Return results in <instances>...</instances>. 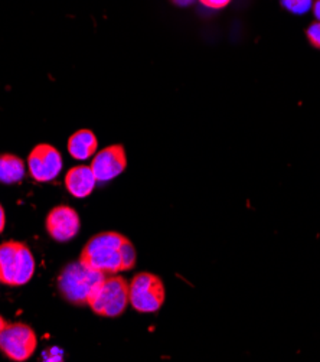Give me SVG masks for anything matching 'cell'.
<instances>
[{"label":"cell","instance_id":"1","mask_svg":"<svg viewBox=\"0 0 320 362\" xmlns=\"http://www.w3.org/2000/svg\"><path fill=\"white\" fill-rule=\"evenodd\" d=\"M127 238L119 233L107 231L94 235L83 248L80 262L107 276L124 272L122 245Z\"/></svg>","mask_w":320,"mask_h":362},{"label":"cell","instance_id":"2","mask_svg":"<svg viewBox=\"0 0 320 362\" xmlns=\"http://www.w3.org/2000/svg\"><path fill=\"white\" fill-rule=\"evenodd\" d=\"M107 274L91 269L81 263L68 264L58 277V291L65 300L74 305H88V300L95 293L98 286L104 281Z\"/></svg>","mask_w":320,"mask_h":362},{"label":"cell","instance_id":"3","mask_svg":"<svg viewBox=\"0 0 320 362\" xmlns=\"http://www.w3.org/2000/svg\"><path fill=\"white\" fill-rule=\"evenodd\" d=\"M37 270V262L29 247L18 241L0 244V283L23 286L30 281Z\"/></svg>","mask_w":320,"mask_h":362},{"label":"cell","instance_id":"4","mask_svg":"<svg viewBox=\"0 0 320 362\" xmlns=\"http://www.w3.org/2000/svg\"><path fill=\"white\" fill-rule=\"evenodd\" d=\"M129 305V283L116 274L107 276L88 300L93 312L104 317L120 316Z\"/></svg>","mask_w":320,"mask_h":362},{"label":"cell","instance_id":"5","mask_svg":"<svg viewBox=\"0 0 320 362\" xmlns=\"http://www.w3.org/2000/svg\"><path fill=\"white\" fill-rule=\"evenodd\" d=\"M129 302L140 313H156L165 302L163 281L152 273H138L129 284Z\"/></svg>","mask_w":320,"mask_h":362},{"label":"cell","instance_id":"6","mask_svg":"<svg viewBox=\"0 0 320 362\" xmlns=\"http://www.w3.org/2000/svg\"><path fill=\"white\" fill-rule=\"evenodd\" d=\"M37 335L25 323H6L0 334V351L16 362L29 359L37 349Z\"/></svg>","mask_w":320,"mask_h":362},{"label":"cell","instance_id":"7","mask_svg":"<svg viewBox=\"0 0 320 362\" xmlns=\"http://www.w3.org/2000/svg\"><path fill=\"white\" fill-rule=\"evenodd\" d=\"M29 175L37 182H51L62 170V156L51 144H38L28 158Z\"/></svg>","mask_w":320,"mask_h":362},{"label":"cell","instance_id":"8","mask_svg":"<svg viewBox=\"0 0 320 362\" xmlns=\"http://www.w3.org/2000/svg\"><path fill=\"white\" fill-rule=\"evenodd\" d=\"M127 168V156L122 144H113L97 152L91 160V169L97 182H110Z\"/></svg>","mask_w":320,"mask_h":362},{"label":"cell","instance_id":"9","mask_svg":"<svg viewBox=\"0 0 320 362\" xmlns=\"http://www.w3.org/2000/svg\"><path fill=\"white\" fill-rule=\"evenodd\" d=\"M47 231L58 243H66L73 240L81 227L80 215L71 206H55L47 216Z\"/></svg>","mask_w":320,"mask_h":362},{"label":"cell","instance_id":"10","mask_svg":"<svg viewBox=\"0 0 320 362\" xmlns=\"http://www.w3.org/2000/svg\"><path fill=\"white\" fill-rule=\"evenodd\" d=\"M97 185V177L91 166L80 165L69 169L65 175V188L74 198L84 199L91 195Z\"/></svg>","mask_w":320,"mask_h":362},{"label":"cell","instance_id":"11","mask_svg":"<svg viewBox=\"0 0 320 362\" xmlns=\"http://www.w3.org/2000/svg\"><path fill=\"white\" fill-rule=\"evenodd\" d=\"M98 140L91 130L81 129L68 139V152L76 160H88L97 153Z\"/></svg>","mask_w":320,"mask_h":362},{"label":"cell","instance_id":"12","mask_svg":"<svg viewBox=\"0 0 320 362\" xmlns=\"http://www.w3.org/2000/svg\"><path fill=\"white\" fill-rule=\"evenodd\" d=\"M26 166L22 159L15 155L0 156V182L5 185L19 184L25 177Z\"/></svg>","mask_w":320,"mask_h":362},{"label":"cell","instance_id":"13","mask_svg":"<svg viewBox=\"0 0 320 362\" xmlns=\"http://www.w3.org/2000/svg\"><path fill=\"white\" fill-rule=\"evenodd\" d=\"M313 2L314 0H280L281 6L293 15H306L312 9Z\"/></svg>","mask_w":320,"mask_h":362},{"label":"cell","instance_id":"14","mask_svg":"<svg viewBox=\"0 0 320 362\" xmlns=\"http://www.w3.org/2000/svg\"><path fill=\"white\" fill-rule=\"evenodd\" d=\"M122 257H123V269L124 270H130L134 267L136 264V250L133 247V244L126 240L124 244L122 245Z\"/></svg>","mask_w":320,"mask_h":362},{"label":"cell","instance_id":"15","mask_svg":"<svg viewBox=\"0 0 320 362\" xmlns=\"http://www.w3.org/2000/svg\"><path fill=\"white\" fill-rule=\"evenodd\" d=\"M306 38L309 41V44L316 48L320 49V22L316 21L313 22L307 29H306Z\"/></svg>","mask_w":320,"mask_h":362},{"label":"cell","instance_id":"16","mask_svg":"<svg viewBox=\"0 0 320 362\" xmlns=\"http://www.w3.org/2000/svg\"><path fill=\"white\" fill-rule=\"evenodd\" d=\"M199 2L212 11H220V9L227 8L232 2V0H199Z\"/></svg>","mask_w":320,"mask_h":362},{"label":"cell","instance_id":"17","mask_svg":"<svg viewBox=\"0 0 320 362\" xmlns=\"http://www.w3.org/2000/svg\"><path fill=\"white\" fill-rule=\"evenodd\" d=\"M172 4L179 6V8H186V6H191L195 4V0H172Z\"/></svg>","mask_w":320,"mask_h":362},{"label":"cell","instance_id":"18","mask_svg":"<svg viewBox=\"0 0 320 362\" xmlns=\"http://www.w3.org/2000/svg\"><path fill=\"white\" fill-rule=\"evenodd\" d=\"M5 226H6V216H5V211H4L2 205H0V234L4 233Z\"/></svg>","mask_w":320,"mask_h":362},{"label":"cell","instance_id":"19","mask_svg":"<svg viewBox=\"0 0 320 362\" xmlns=\"http://www.w3.org/2000/svg\"><path fill=\"white\" fill-rule=\"evenodd\" d=\"M312 11H313L314 18L320 22V0H314V2H313V6H312Z\"/></svg>","mask_w":320,"mask_h":362},{"label":"cell","instance_id":"20","mask_svg":"<svg viewBox=\"0 0 320 362\" xmlns=\"http://www.w3.org/2000/svg\"><path fill=\"white\" fill-rule=\"evenodd\" d=\"M5 325H6V322L4 320L2 316H0V334H2V331H4V328H5Z\"/></svg>","mask_w":320,"mask_h":362}]
</instances>
